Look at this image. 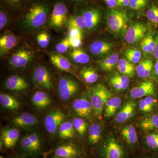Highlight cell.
I'll use <instances>...</instances> for the list:
<instances>
[{
	"instance_id": "6da1fadb",
	"label": "cell",
	"mask_w": 158,
	"mask_h": 158,
	"mask_svg": "<svg viewBox=\"0 0 158 158\" xmlns=\"http://www.w3.org/2000/svg\"><path fill=\"white\" fill-rule=\"evenodd\" d=\"M50 9L44 3H38L31 6L25 15L23 23L31 30L39 28L45 24L48 18Z\"/></svg>"
},
{
	"instance_id": "7a4b0ae2",
	"label": "cell",
	"mask_w": 158,
	"mask_h": 158,
	"mask_svg": "<svg viewBox=\"0 0 158 158\" xmlns=\"http://www.w3.org/2000/svg\"><path fill=\"white\" fill-rule=\"evenodd\" d=\"M88 95L94 114L101 117L106 103L112 97V93L104 85L98 84L88 89Z\"/></svg>"
},
{
	"instance_id": "3957f363",
	"label": "cell",
	"mask_w": 158,
	"mask_h": 158,
	"mask_svg": "<svg viewBox=\"0 0 158 158\" xmlns=\"http://www.w3.org/2000/svg\"><path fill=\"white\" fill-rule=\"evenodd\" d=\"M106 19L110 30L114 33H118L125 27L128 18L125 11L113 8L107 12Z\"/></svg>"
},
{
	"instance_id": "277c9868",
	"label": "cell",
	"mask_w": 158,
	"mask_h": 158,
	"mask_svg": "<svg viewBox=\"0 0 158 158\" xmlns=\"http://www.w3.org/2000/svg\"><path fill=\"white\" fill-rule=\"evenodd\" d=\"M79 86L72 78L66 76L60 77L58 84L59 97L63 101H67L77 93Z\"/></svg>"
},
{
	"instance_id": "5b68a950",
	"label": "cell",
	"mask_w": 158,
	"mask_h": 158,
	"mask_svg": "<svg viewBox=\"0 0 158 158\" xmlns=\"http://www.w3.org/2000/svg\"><path fill=\"white\" fill-rule=\"evenodd\" d=\"M68 9L65 3L58 2L54 6L49 20L50 25L54 28L62 29L66 23Z\"/></svg>"
},
{
	"instance_id": "8992f818",
	"label": "cell",
	"mask_w": 158,
	"mask_h": 158,
	"mask_svg": "<svg viewBox=\"0 0 158 158\" xmlns=\"http://www.w3.org/2000/svg\"><path fill=\"white\" fill-rule=\"evenodd\" d=\"M65 114L59 109L51 110L44 118V126L47 131L51 135L56 134L60 126L65 121Z\"/></svg>"
},
{
	"instance_id": "52a82bcc",
	"label": "cell",
	"mask_w": 158,
	"mask_h": 158,
	"mask_svg": "<svg viewBox=\"0 0 158 158\" xmlns=\"http://www.w3.org/2000/svg\"><path fill=\"white\" fill-rule=\"evenodd\" d=\"M34 85L46 90L53 88V83L50 73L45 66L39 65L35 68L32 75Z\"/></svg>"
},
{
	"instance_id": "ba28073f",
	"label": "cell",
	"mask_w": 158,
	"mask_h": 158,
	"mask_svg": "<svg viewBox=\"0 0 158 158\" xmlns=\"http://www.w3.org/2000/svg\"><path fill=\"white\" fill-rule=\"evenodd\" d=\"M33 57L34 55L31 51L26 49L19 50L11 56L9 64L12 68H24L31 62Z\"/></svg>"
},
{
	"instance_id": "9c48e42d",
	"label": "cell",
	"mask_w": 158,
	"mask_h": 158,
	"mask_svg": "<svg viewBox=\"0 0 158 158\" xmlns=\"http://www.w3.org/2000/svg\"><path fill=\"white\" fill-rule=\"evenodd\" d=\"M147 30V26L144 23H135L128 29L125 39L128 43H135L144 37Z\"/></svg>"
},
{
	"instance_id": "30bf717a",
	"label": "cell",
	"mask_w": 158,
	"mask_h": 158,
	"mask_svg": "<svg viewBox=\"0 0 158 158\" xmlns=\"http://www.w3.org/2000/svg\"><path fill=\"white\" fill-rule=\"evenodd\" d=\"M72 107L77 115L88 118H90L93 110L90 101L84 96L74 100L73 102Z\"/></svg>"
},
{
	"instance_id": "8fae6325",
	"label": "cell",
	"mask_w": 158,
	"mask_h": 158,
	"mask_svg": "<svg viewBox=\"0 0 158 158\" xmlns=\"http://www.w3.org/2000/svg\"><path fill=\"white\" fill-rule=\"evenodd\" d=\"M104 158H123L124 151L114 138H110L105 143L102 149Z\"/></svg>"
},
{
	"instance_id": "7c38bea8",
	"label": "cell",
	"mask_w": 158,
	"mask_h": 158,
	"mask_svg": "<svg viewBox=\"0 0 158 158\" xmlns=\"http://www.w3.org/2000/svg\"><path fill=\"white\" fill-rule=\"evenodd\" d=\"M155 93L153 83L149 81L142 82L134 87L130 91V95L133 98L138 99L144 96L154 95Z\"/></svg>"
},
{
	"instance_id": "4fadbf2b",
	"label": "cell",
	"mask_w": 158,
	"mask_h": 158,
	"mask_svg": "<svg viewBox=\"0 0 158 158\" xmlns=\"http://www.w3.org/2000/svg\"><path fill=\"white\" fill-rule=\"evenodd\" d=\"M39 123L38 118L31 113H25L15 116L12 120V123L16 127L27 128L37 125Z\"/></svg>"
},
{
	"instance_id": "5bb4252c",
	"label": "cell",
	"mask_w": 158,
	"mask_h": 158,
	"mask_svg": "<svg viewBox=\"0 0 158 158\" xmlns=\"http://www.w3.org/2000/svg\"><path fill=\"white\" fill-rule=\"evenodd\" d=\"M20 136L19 131L15 128L4 129L1 134V141L6 148L14 147L18 141Z\"/></svg>"
},
{
	"instance_id": "9a60e30c",
	"label": "cell",
	"mask_w": 158,
	"mask_h": 158,
	"mask_svg": "<svg viewBox=\"0 0 158 158\" xmlns=\"http://www.w3.org/2000/svg\"><path fill=\"white\" fill-rule=\"evenodd\" d=\"M7 89L15 91H23L27 89L29 84L25 79L18 75L9 77L5 83Z\"/></svg>"
},
{
	"instance_id": "2e32d148",
	"label": "cell",
	"mask_w": 158,
	"mask_h": 158,
	"mask_svg": "<svg viewBox=\"0 0 158 158\" xmlns=\"http://www.w3.org/2000/svg\"><path fill=\"white\" fill-rule=\"evenodd\" d=\"M52 63L57 68L62 71L70 73L72 71L70 62L66 57L59 53H52L49 55Z\"/></svg>"
},
{
	"instance_id": "e0dca14e",
	"label": "cell",
	"mask_w": 158,
	"mask_h": 158,
	"mask_svg": "<svg viewBox=\"0 0 158 158\" xmlns=\"http://www.w3.org/2000/svg\"><path fill=\"white\" fill-rule=\"evenodd\" d=\"M83 15L85 18L87 29L91 30L96 27L101 19L100 12L96 9H88L84 11Z\"/></svg>"
},
{
	"instance_id": "ac0fdd59",
	"label": "cell",
	"mask_w": 158,
	"mask_h": 158,
	"mask_svg": "<svg viewBox=\"0 0 158 158\" xmlns=\"http://www.w3.org/2000/svg\"><path fill=\"white\" fill-rule=\"evenodd\" d=\"M79 155L77 148L70 143L59 145L55 151V156L59 157H77Z\"/></svg>"
},
{
	"instance_id": "d6986e66",
	"label": "cell",
	"mask_w": 158,
	"mask_h": 158,
	"mask_svg": "<svg viewBox=\"0 0 158 158\" xmlns=\"http://www.w3.org/2000/svg\"><path fill=\"white\" fill-rule=\"evenodd\" d=\"M17 38L12 34H6L0 38V54L3 56L16 45Z\"/></svg>"
},
{
	"instance_id": "ffe728a7",
	"label": "cell",
	"mask_w": 158,
	"mask_h": 158,
	"mask_svg": "<svg viewBox=\"0 0 158 158\" xmlns=\"http://www.w3.org/2000/svg\"><path fill=\"white\" fill-rule=\"evenodd\" d=\"M31 101L34 106L40 110L48 107L52 103V99L48 94L40 91L34 93Z\"/></svg>"
},
{
	"instance_id": "44dd1931",
	"label": "cell",
	"mask_w": 158,
	"mask_h": 158,
	"mask_svg": "<svg viewBox=\"0 0 158 158\" xmlns=\"http://www.w3.org/2000/svg\"><path fill=\"white\" fill-rule=\"evenodd\" d=\"M136 105L133 101H129L124 105L116 114L115 119L118 123H123L132 116Z\"/></svg>"
},
{
	"instance_id": "7402d4cb",
	"label": "cell",
	"mask_w": 158,
	"mask_h": 158,
	"mask_svg": "<svg viewBox=\"0 0 158 158\" xmlns=\"http://www.w3.org/2000/svg\"><path fill=\"white\" fill-rule=\"evenodd\" d=\"M113 47V44L110 42L96 40L90 45V51L94 56H100L108 53L112 50Z\"/></svg>"
},
{
	"instance_id": "603a6c76",
	"label": "cell",
	"mask_w": 158,
	"mask_h": 158,
	"mask_svg": "<svg viewBox=\"0 0 158 158\" xmlns=\"http://www.w3.org/2000/svg\"><path fill=\"white\" fill-rule=\"evenodd\" d=\"M117 67L120 73L129 77H133L135 74V68L133 63L127 59L122 58L118 59Z\"/></svg>"
},
{
	"instance_id": "cb8c5ba5",
	"label": "cell",
	"mask_w": 158,
	"mask_h": 158,
	"mask_svg": "<svg viewBox=\"0 0 158 158\" xmlns=\"http://www.w3.org/2000/svg\"><path fill=\"white\" fill-rule=\"evenodd\" d=\"M121 99L117 97L110 98L106 103L105 106V116L110 118L114 116L116 111L121 106Z\"/></svg>"
},
{
	"instance_id": "d4e9b609",
	"label": "cell",
	"mask_w": 158,
	"mask_h": 158,
	"mask_svg": "<svg viewBox=\"0 0 158 158\" xmlns=\"http://www.w3.org/2000/svg\"><path fill=\"white\" fill-rule=\"evenodd\" d=\"M152 68L153 62L151 59L142 60L136 67L137 75L140 78L147 77L150 75Z\"/></svg>"
},
{
	"instance_id": "484cf974",
	"label": "cell",
	"mask_w": 158,
	"mask_h": 158,
	"mask_svg": "<svg viewBox=\"0 0 158 158\" xmlns=\"http://www.w3.org/2000/svg\"><path fill=\"white\" fill-rule=\"evenodd\" d=\"M0 104L3 107L9 110H16L20 107L17 100L7 94H0Z\"/></svg>"
},
{
	"instance_id": "4316f807",
	"label": "cell",
	"mask_w": 158,
	"mask_h": 158,
	"mask_svg": "<svg viewBox=\"0 0 158 158\" xmlns=\"http://www.w3.org/2000/svg\"><path fill=\"white\" fill-rule=\"evenodd\" d=\"M75 131L72 122L65 121L59 127L58 132L60 138L68 139L73 138Z\"/></svg>"
},
{
	"instance_id": "83f0119b",
	"label": "cell",
	"mask_w": 158,
	"mask_h": 158,
	"mask_svg": "<svg viewBox=\"0 0 158 158\" xmlns=\"http://www.w3.org/2000/svg\"><path fill=\"white\" fill-rule=\"evenodd\" d=\"M119 56L117 53L111 54L99 62L100 67L105 71H111L118 63Z\"/></svg>"
},
{
	"instance_id": "f1b7e54d",
	"label": "cell",
	"mask_w": 158,
	"mask_h": 158,
	"mask_svg": "<svg viewBox=\"0 0 158 158\" xmlns=\"http://www.w3.org/2000/svg\"><path fill=\"white\" fill-rule=\"evenodd\" d=\"M121 134L125 141L129 145H133L137 143L138 140V135L135 129L132 125L124 128L122 131Z\"/></svg>"
},
{
	"instance_id": "f546056e",
	"label": "cell",
	"mask_w": 158,
	"mask_h": 158,
	"mask_svg": "<svg viewBox=\"0 0 158 158\" xmlns=\"http://www.w3.org/2000/svg\"><path fill=\"white\" fill-rule=\"evenodd\" d=\"M101 127L98 123H93L90 125L88 131V139L89 143L95 145L98 143L102 137Z\"/></svg>"
},
{
	"instance_id": "4dcf8cb0",
	"label": "cell",
	"mask_w": 158,
	"mask_h": 158,
	"mask_svg": "<svg viewBox=\"0 0 158 158\" xmlns=\"http://www.w3.org/2000/svg\"><path fill=\"white\" fill-rule=\"evenodd\" d=\"M65 24L69 29L77 28L83 31L87 28L86 22L83 15H75L71 16L67 19Z\"/></svg>"
},
{
	"instance_id": "1f68e13d",
	"label": "cell",
	"mask_w": 158,
	"mask_h": 158,
	"mask_svg": "<svg viewBox=\"0 0 158 158\" xmlns=\"http://www.w3.org/2000/svg\"><path fill=\"white\" fill-rule=\"evenodd\" d=\"M81 76L85 83L93 84L98 79V73L96 70L92 67H85L82 68L80 71Z\"/></svg>"
},
{
	"instance_id": "d6a6232c",
	"label": "cell",
	"mask_w": 158,
	"mask_h": 158,
	"mask_svg": "<svg viewBox=\"0 0 158 158\" xmlns=\"http://www.w3.org/2000/svg\"><path fill=\"white\" fill-rule=\"evenodd\" d=\"M140 126L145 131L158 129V115H150L145 117L140 123Z\"/></svg>"
},
{
	"instance_id": "836d02e7",
	"label": "cell",
	"mask_w": 158,
	"mask_h": 158,
	"mask_svg": "<svg viewBox=\"0 0 158 158\" xmlns=\"http://www.w3.org/2000/svg\"><path fill=\"white\" fill-rule=\"evenodd\" d=\"M70 56L74 62L78 64H87L90 61L89 56L81 49H74L70 53Z\"/></svg>"
},
{
	"instance_id": "e575fe53",
	"label": "cell",
	"mask_w": 158,
	"mask_h": 158,
	"mask_svg": "<svg viewBox=\"0 0 158 158\" xmlns=\"http://www.w3.org/2000/svg\"><path fill=\"white\" fill-rule=\"evenodd\" d=\"M75 130L81 135H84L88 128V124L84 119L80 117H76L73 120Z\"/></svg>"
},
{
	"instance_id": "d590c367",
	"label": "cell",
	"mask_w": 158,
	"mask_h": 158,
	"mask_svg": "<svg viewBox=\"0 0 158 158\" xmlns=\"http://www.w3.org/2000/svg\"><path fill=\"white\" fill-rule=\"evenodd\" d=\"M125 56L128 61L136 64L140 61L141 54L140 51L135 49H128L125 52Z\"/></svg>"
},
{
	"instance_id": "8d00e7d4",
	"label": "cell",
	"mask_w": 158,
	"mask_h": 158,
	"mask_svg": "<svg viewBox=\"0 0 158 158\" xmlns=\"http://www.w3.org/2000/svg\"><path fill=\"white\" fill-rule=\"evenodd\" d=\"M20 146L25 152L29 154L37 153L34 145L27 135L24 136L22 138L20 142Z\"/></svg>"
},
{
	"instance_id": "74e56055",
	"label": "cell",
	"mask_w": 158,
	"mask_h": 158,
	"mask_svg": "<svg viewBox=\"0 0 158 158\" xmlns=\"http://www.w3.org/2000/svg\"><path fill=\"white\" fill-rule=\"evenodd\" d=\"M146 16L150 21L155 25H158V7L155 4L151 6L146 12Z\"/></svg>"
},
{
	"instance_id": "f35d334b",
	"label": "cell",
	"mask_w": 158,
	"mask_h": 158,
	"mask_svg": "<svg viewBox=\"0 0 158 158\" xmlns=\"http://www.w3.org/2000/svg\"><path fill=\"white\" fill-rule=\"evenodd\" d=\"M37 40L40 46L43 48H44L47 47L49 44L51 37L47 32L43 31L38 34Z\"/></svg>"
},
{
	"instance_id": "ab89813d",
	"label": "cell",
	"mask_w": 158,
	"mask_h": 158,
	"mask_svg": "<svg viewBox=\"0 0 158 158\" xmlns=\"http://www.w3.org/2000/svg\"><path fill=\"white\" fill-rule=\"evenodd\" d=\"M146 144L150 148L158 149V132L149 134L145 138Z\"/></svg>"
},
{
	"instance_id": "60d3db41",
	"label": "cell",
	"mask_w": 158,
	"mask_h": 158,
	"mask_svg": "<svg viewBox=\"0 0 158 158\" xmlns=\"http://www.w3.org/2000/svg\"><path fill=\"white\" fill-rule=\"evenodd\" d=\"M27 136L34 145L36 152H39L42 146V142L39 136L35 133H31L27 135Z\"/></svg>"
},
{
	"instance_id": "b9f144b4",
	"label": "cell",
	"mask_w": 158,
	"mask_h": 158,
	"mask_svg": "<svg viewBox=\"0 0 158 158\" xmlns=\"http://www.w3.org/2000/svg\"><path fill=\"white\" fill-rule=\"evenodd\" d=\"M71 47L69 40L68 37L62 40L57 44L56 49L57 52L62 54L68 50L69 48Z\"/></svg>"
},
{
	"instance_id": "7bdbcfd3",
	"label": "cell",
	"mask_w": 158,
	"mask_h": 158,
	"mask_svg": "<svg viewBox=\"0 0 158 158\" xmlns=\"http://www.w3.org/2000/svg\"><path fill=\"white\" fill-rule=\"evenodd\" d=\"M148 0H130L129 6L133 10H139L144 8Z\"/></svg>"
},
{
	"instance_id": "ee69618b",
	"label": "cell",
	"mask_w": 158,
	"mask_h": 158,
	"mask_svg": "<svg viewBox=\"0 0 158 158\" xmlns=\"http://www.w3.org/2000/svg\"><path fill=\"white\" fill-rule=\"evenodd\" d=\"M146 41L148 46V54H152L154 52L155 47V41L154 39L153 36L151 34L148 35L147 37L144 38Z\"/></svg>"
},
{
	"instance_id": "f6af8a7d",
	"label": "cell",
	"mask_w": 158,
	"mask_h": 158,
	"mask_svg": "<svg viewBox=\"0 0 158 158\" xmlns=\"http://www.w3.org/2000/svg\"><path fill=\"white\" fill-rule=\"evenodd\" d=\"M112 78L114 79V80L118 82V83H121V84H123L129 86L130 84V80L128 77L126 76L121 75L118 73H116L113 76L111 77Z\"/></svg>"
},
{
	"instance_id": "bcb514c9",
	"label": "cell",
	"mask_w": 158,
	"mask_h": 158,
	"mask_svg": "<svg viewBox=\"0 0 158 158\" xmlns=\"http://www.w3.org/2000/svg\"><path fill=\"white\" fill-rule=\"evenodd\" d=\"M82 37L83 36L80 37H71L69 38L70 42V46L73 48H78L82 44Z\"/></svg>"
},
{
	"instance_id": "7dc6e473",
	"label": "cell",
	"mask_w": 158,
	"mask_h": 158,
	"mask_svg": "<svg viewBox=\"0 0 158 158\" xmlns=\"http://www.w3.org/2000/svg\"><path fill=\"white\" fill-rule=\"evenodd\" d=\"M8 21V15L2 9L0 11V29L3 30L7 25Z\"/></svg>"
},
{
	"instance_id": "c3c4849f",
	"label": "cell",
	"mask_w": 158,
	"mask_h": 158,
	"mask_svg": "<svg viewBox=\"0 0 158 158\" xmlns=\"http://www.w3.org/2000/svg\"><path fill=\"white\" fill-rule=\"evenodd\" d=\"M110 84L113 86V88L117 90H125L127 89L128 87L127 85L118 83V82L116 81L111 77L110 78Z\"/></svg>"
},
{
	"instance_id": "681fc988",
	"label": "cell",
	"mask_w": 158,
	"mask_h": 158,
	"mask_svg": "<svg viewBox=\"0 0 158 158\" xmlns=\"http://www.w3.org/2000/svg\"><path fill=\"white\" fill-rule=\"evenodd\" d=\"M139 110L145 113L149 112L152 110V108L148 104L145 99H141L140 100L139 105Z\"/></svg>"
},
{
	"instance_id": "f907efd6",
	"label": "cell",
	"mask_w": 158,
	"mask_h": 158,
	"mask_svg": "<svg viewBox=\"0 0 158 158\" xmlns=\"http://www.w3.org/2000/svg\"><path fill=\"white\" fill-rule=\"evenodd\" d=\"M81 30L77 28H70L69 29L68 37L69 38L71 37H80L82 36Z\"/></svg>"
},
{
	"instance_id": "816d5d0a",
	"label": "cell",
	"mask_w": 158,
	"mask_h": 158,
	"mask_svg": "<svg viewBox=\"0 0 158 158\" xmlns=\"http://www.w3.org/2000/svg\"><path fill=\"white\" fill-rule=\"evenodd\" d=\"M117 5L116 6L121 8L127 7L129 6L130 0H116Z\"/></svg>"
},
{
	"instance_id": "f5cc1de1",
	"label": "cell",
	"mask_w": 158,
	"mask_h": 158,
	"mask_svg": "<svg viewBox=\"0 0 158 158\" xmlns=\"http://www.w3.org/2000/svg\"><path fill=\"white\" fill-rule=\"evenodd\" d=\"M145 100L147 102L148 104L151 107L153 108L155 104V101L154 99L151 96H146V97L144 98Z\"/></svg>"
},
{
	"instance_id": "db71d44e",
	"label": "cell",
	"mask_w": 158,
	"mask_h": 158,
	"mask_svg": "<svg viewBox=\"0 0 158 158\" xmlns=\"http://www.w3.org/2000/svg\"><path fill=\"white\" fill-rule=\"evenodd\" d=\"M11 6H19L22 2L23 0H6Z\"/></svg>"
},
{
	"instance_id": "11a10c76",
	"label": "cell",
	"mask_w": 158,
	"mask_h": 158,
	"mask_svg": "<svg viewBox=\"0 0 158 158\" xmlns=\"http://www.w3.org/2000/svg\"><path fill=\"white\" fill-rule=\"evenodd\" d=\"M155 41V47L154 55L155 58L158 60V35L156 37Z\"/></svg>"
},
{
	"instance_id": "9f6ffc18",
	"label": "cell",
	"mask_w": 158,
	"mask_h": 158,
	"mask_svg": "<svg viewBox=\"0 0 158 158\" xmlns=\"http://www.w3.org/2000/svg\"><path fill=\"white\" fill-rule=\"evenodd\" d=\"M108 6L111 9H113L117 5V1L116 0H105Z\"/></svg>"
},
{
	"instance_id": "6f0895ef",
	"label": "cell",
	"mask_w": 158,
	"mask_h": 158,
	"mask_svg": "<svg viewBox=\"0 0 158 158\" xmlns=\"http://www.w3.org/2000/svg\"><path fill=\"white\" fill-rule=\"evenodd\" d=\"M141 48L144 54H148V49L147 44H146V41H145V40L144 39H143V40H142V42L141 43Z\"/></svg>"
},
{
	"instance_id": "680465c9",
	"label": "cell",
	"mask_w": 158,
	"mask_h": 158,
	"mask_svg": "<svg viewBox=\"0 0 158 158\" xmlns=\"http://www.w3.org/2000/svg\"><path fill=\"white\" fill-rule=\"evenodd\" d=\"M154 70L156 74L158 76V60L156 62L155 65Z\"/></svg>"
},
{
	"instance_id": "91938a15",
	"label": "cell",
	"mask_w": 158,
	"mask_h": 158,
	"mask_svg": "<svg viewBox=\"0 0 158 158\" xmlns=\"http://www.w3.org/2000/svg\"><path fill=\"white\" fill-rule=\"evenodd\" d=\"M48 152L45 153H44V154L43 158H47L48 156Z\"/></svg>"
},
{
	"instance_id": "94428289",
	"label": "cell",
	"mask_w": 158,
	"mask_h": 158,
	"mask_svg": "<svg viewBox=\"0 0 158 158\" xmlns=\"http://www.w3.org/2000/svg\"><path fill=\"white\" fill-rule=\"evenodd\" d=\"M71 1H73V2H83V1H85V0H71Z\"/></svg>"
},
{
	"instance_id": "6125c7cd",
	"label": "cell",
	"mask_w": 158,
	"mask_h": 158,
	"mask_svg": "<svg viewBox=\"0 0 158 158\" xmlns=\"http://www.w3.org/2000/svg\"><path fill=\"white\" fill-rule=\"evenodd\" d=\"M52 158H77V157H64V158H62V157H57L56 156H54Z\"/></svg>"
},
{
	"instance_id": "be15d7a7",
	"label": "cell",
	"mask_w": 158,
	"mask_h": 158,
	"mask_svg": "<svg viewBox=\"0 0 158 158\" xmlns=\"http://www.w3.org/2000/svg\"><path fill=\"white\" fill-rule=\"evenodd\" d=\"M13 158H25L24 157H15Z\"/></svg>"
},
{
	"instance_id": "e7e4bbea",
	"label": "cell",
	"mask_w": 158,
	"mask_h": 158,
	"mask_svg": "<svg viewBox=\"0 0 158 158\" xmlns=\"http://www.w3.org/2000/svg\"><path fill=\"white\" fill-rule=\"evenodd\" d=\"M0 158H3V157L1 156V157H0Z\"/></svg>"
}]
</instances>
